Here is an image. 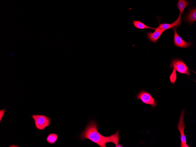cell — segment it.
<instances>
[{
    "mask_svg": "<svg viewBox=\"0 0 196 147\" xmlns=\"http://www.w3.org/2000/svg\"><path fill=\"white\" fill-rule=\"evenodd\" d=\"M98 127L94 121H90L80 136V139H87L97 144L100 147H106L107 143H112L115 147H123L119 144V130L110 136H106L101 134L97 131Z\"/></svg>",
    "mask_w": 196,
    "mask_h": 147,
    "instance_id": "obj_1",
    "label": "cell"
},
{
    "mask_svg": "<svg viewBox=\"0 0 196 147\" xmlns=\"http://www.w3.org/2000/svg\"><path fill=\"white\" fill-rule=\"evenodd\" d=\"M135 97L138 100L140 99L143 104L151 105L152 108H155L157 105L155 99L147 91L141 90Z\"/></svg>",
    "mask_w": 196,
    "mask_h": 147,
    "instance_id": "obj_2",
    "label": "cell"
},
{
    "mask_svg": "<svg viewBox=\"0 0 196 147\" xmlns=\"http://www.w3.org/2000/svg\"><path fill=\"white\" fill-rule=\"evenodd\" d=\"M173 68L179 73L185 74L188 76L190 75V72L186 65L181 59L174 58L171 61L170 65V69Z\"/></svg>",
    "mask_w": 196,
    "mask_h": 147,
    "instance_id": "obj_3",
    "label": "cell"
},
{
    "mask_svg": "<svg viewBox=\"0 0 196 147\" xmlns=\"http://www.w3.org/2000/svg\"><path fill=\"white\" fill-rule=\"evenodd\" d=\"M31 117L34 120L36 127L39 130H44L49 126L51 122L50 119L44 115L34 114Z\"/></svg>",
    "mask_w": 196,
    "mask_h": 147,
    "instance_id": "obj_4",
    "label": "cell"
},
{
    "mask_svg": "<svg viewBox=\"0 0 196 147\" xmlns=\"http://www.w3.org/2000/svg\"><path fill=\"white\" fill-rule=\"evenodd\" d=\"M185 113V110H182L177 125L178 129L180 131V147H189L187 144L186 138L184 133V130L185 128L184 121Z\"/></svg>",
    "mask_w": 196,
    "mask_h": 147,
    "instance_id": "obj_5",
    "label": "cell"
},
{
    "mask_svg": "<svg viewBox=\"0 0 196 147\" xmlns=\"http://www.w3.org/2000/svg\"><path fill=\"white\" fill-rule=\"evenodd\" d=\"M177 26L174 28L173 30L174 32L173 43L175 46L181 48H187L192 45L191 41L186 42L179 36L177 33Z\"/></svg>",
    "mask_w": 196,
    "mask_h": 147,
    "instance_id": "obj_6",
    "label": "cell"
},
{
    "mask_svg": "<svg viewBox=\"0 0 196 147\" xmlns=\"http://www.w3.org/2000/svg\"><path fill=\"white\" fill-rule=\"evenodd\" d=\"M165 31L160 29L158 26L156 28L153 33L149 32L147 33V36L150 41L156 43L160 36Z\"/></svg>",
    "mask_w": 196,
    "mask_h": 147,
    "instance_id": "obj_7",
    "label": "cell"
},
{
    "mask_svg": "<svg viewBox=\"0 0 196 147\" xmlns=\"http://www.w3.org/2000/svg\"><path fill=\"white\" fill-rule=\"evenodd\" d=\"M181 19V15H179L177 19L173 23H160L159 26L160 29L165 30L168 29L172 28L176 26L178 27L182 23Z\"/></svg>",
    "mask_w": 196,
    "mask_h": 147,
    "instance_id": "obj_8",
    "label": "cell"
},
{
    "mask_svg": "<svg viewBox=\"0 0 196 147\" xmlns=\"http://www.w3.org/2000/svg\"><path fill=\"white\" fill-rule=\"evenodd\" d=\"M184 20L191 24L196 20V8L191 9L186 15Z\"/></svg>",
    "mask_w": 196,
    "mask_h": 147,
    "instance_id": "obj_9",
    "label": "cell"
},
{
    "mask_svg": "<svg viewBox=\"0 0 196 147\" xmlns=\"http://www.w3.org/2000/svg\"><path fill=\"white\" fill-rule=\"evenodd\" d=\"M189 2L187 0H178L177 6L180 11L179 15H181L183 14L184 9L189 5Z\"/></svg>",
    "mask_w": 196,
    "mask_h": 147,
    "instance_id": "obj_10",
    "label": "cell"
},
{
    "mask_svg": "<svg viewBox=\"0 0 196 147\" xmlns=\"http://www.w3.org/2000/svg\"><path fill=\"white\" fill-rule=\"evenodd\" d=\"M133 22L134 26L135 28L139 29H149L155 30L156 29V28L148 26L139 20L135 21L133 20Z\"/></svg>",
    "mask_w": 196,
    "mask_h": 147,
    "instance_id": "obj_11",
    "label": "cell"
},
{
    "mask_svg": "<svg viewBox=\"0 0 196 147\" xmlns=\"http://www.w3.org/2000/svg\"><path fill=\"white\" fill-rule=\"evenodd\" d=\"M58 136L55 133L49 134L46 138L47 142L49 143L53 144L55 143L58 139Z\"/></svg>",
    "mask_w": 196,
    "mask_h": 147,
    "instance_id": "obj_12",
    "label": "cell"
},
{
    "mask_svg": "<svg viewBox=\"0 0 196 147\" xmlns=\"http://www.w3.org/2000/svg\"><path fill=\"white\" fill-rule=\"evenodd\" d=\"M173 72L170 76V83L172 85H174L177 79V74L175 70L173 68Z\"/></svg>",
    "mask_w": 196,
    "mask_h": 147,
    "instance_id": "obj_13",
    "label": "cell"
},
{
    "mask_svg": "<svg viewBox=\"0 0 196 147\" xmlns=\"http://www.w3.org/2000/svg\"><path fill=\"white\" fill-rule=\"evenodd\" d=\"M6 111V109H3L2 110H0V121L1 122V120L4 116L5 112Z\"/></svg>",
    "mask_w": 196,
    "mask_h": 147,
    "instance_id": "obj_14",
    "label": "cell"
}]
</instances>
